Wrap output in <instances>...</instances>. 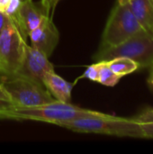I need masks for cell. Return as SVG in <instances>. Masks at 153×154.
Here are the masks:
<instances>
[{
	"label": "cell",
	"instance_id": "16",
	"mask_svg": "<svg viewBox=\"0 0 153 154\" xmlns=\"http://www.w3.org/2000/svg\"><path fill=\"white\" fill-rule=\"evenodd\" d=\"M97 77H98V69H97V64L94 63L92 65H90L86 71L83 73L82 76H80L78 79H88L92 81L97 82ZM77 79V80H78Z\"/></svg>",
	"mask_w": 153,
	"mask_h": 154
},
{
	"label": "cell",
	"instance_id": "3",
	"mask_svg": "<svg viewBox=\"0 0 153 154\" xmlns=\"http://www.w3.org/2000/svg\"><path fill=\"white\" fill-rule=\"evenodd\" d=\"M147 32L141 26L128 4H119L111 11L102 34L100 48L114 47L123 43L130 38Z\"/></svg>",
	"mask_w": 153,
	"mask_h": 154
},
{
	"label": "cell",
	"instance_id": "9",
	"mask_svg": "<svg viewBox=\"0 0 153 154\" xmlns=\"http://www.w3.org/2000/svg\"><path fill=\"white\" fill-rule=\"evenodd\" d=\"M44 14H46L44 10L40 9L32 0H22L18 10L11 19L26 39L39 25Z\"/></svg>",
	"mask_w": 153,
	"mask_h": 154
},
{
	"label": "cell",
	"instance_id": "25",
	"mask_svg": "<svg viewBox=\"0 0 153 154\" xmlns=\"http://www.w3.org/2000/svg\"><path fill=\"white\" fill-rule=\"evenodd\" d=\"M119 4H128L129 0H117Z\"/></svg>",
	"mask_w": 153,
	"mask_h": 154
},
{
	"label": "cell",
	"instance_id": "20",
	"mask_svg": "<svg viewBox=\"0 0 153 154\" xmlns=\"http://www.w3.org/2000/svg\"><path fill=\"white\" fill-rule=\"evenodd\" d=\"M41 7L43 8L45 14L50 15V0H41Z\"/></svg>",
	"mask_w": 153,
	"mask_h": 154
},
{
	"label": "cell",
	"instance_id": "12",
	"mask_svg": "<svg viewBox=\"0 0 153 154\" xmlns=\"http://www.w3.org/2000/svg\"><path fill=\"white\" fill-rule=\"evenodd\" d=\"M106 61L110 69L121 78L139 69L138 63L126 57H117Z\"/></svg>",
	"mask_w": 153,
	"mask_h": 154
},
{
	"label": "cell",
	"instance_id": "22",
	"mask_svg": "<svg viewBox=\"0 0 153 154\" xmlns=\"http://www.w3.org/2000/svg\"><path fill=\"white\" fill-rule=\"evenodd\" d=\"M148 84L151 89L153 91V65L151 67V72H150V77L148 79Z\"/></svg>",
	"mask_w": 153,
	"mask_h": 154
},
{
	"label": "cell",
	"instance_id": "15",
	"mask_svg": "<svg viewBox=\"0 0 153 154\" xmlns=\"http://www.w3.org/2000/svg\"><path fill=\"white\" fill-rule=\"evenodd\" d=\"M133 119L140 124L153 123V108L152 107H149V108L143 110L139 115L134 116Z\"/></svg>",
	"mask_w": 153,
	"mask_h": 154
},
{
	"label": "cell",
	"instance_id": "1",
	"mask_svg": "<svg viewBox=\"0 0 153 154\" xmlns=\"http://www.w3.org/2000/svg\"><path fill=\"white\" fill-rule=\"evenodd\" d=\"M58 125L83 134L145 139L142 125L133 118L119 117L104 113H100L96 116L61 122Z\"/></svg>",
	"mask_w": 153,
	"mask_h": 154
},
{
	"label": "cell",
	"instance_id": "6",
	"mask_svg": "<svg viewBox=\"0 0 153 154\" xmlns=\"http://www.w3.org/2000/svg\"><path fill=\"white\" fill-rule=\"evenodd\" d=\"M26 44V39L11 19L0 34V78L16 74Z\"/></svg>",
	"mask_w": 153,
	"mask_h": 154
},
{
	"label": "cell",
	"instance_id": "7",
	"mask_svg": "<svg viewBox=\"0 0 153 154\" xmlns=\"http://www.w3.org/2000/svg\"><path fill=\"white\" fill-rule=\"evenodd\" d=\"M51 70H54V68L49 58L38 49L26 44L22 63L15 75L25 77L43 85L42 80L45 74Z\"/></svg>",
	"mask_w": 153,
	"mask_h": 154
},
{
	"label": "cell",
	"instance_id": "23",
	"mask_svg": "<svg viewBox=\"0 0 153 154\" xmlns=\"http://www.w3.org/2000/svg\"><path fill=\"white\" fill-rule=\"evenodd\" d=\"M9 3V0H0V11L4 13L5 7L7 6Z\"/></svg>",
	"mask_w": 153,
	"mask_h": 154
},
{
	"label": "cell",
	"instance_id": "21",
	"mask_svg": "<svg viewBox=\"0 0 153 154\" xmlns=\"http://www.w3.org/2000/svg\"><path fill=\"white\" fill-rule=\"evenodd\" d=\"M0 98L1 99H5V100H9V97H8L7 94L5 93V89L3 88V85H2L1 81H0Z\"/></svg>",
	"mask_w": 153,
	"mask_h": 154
},
{
	"label": "cell",
	"instance_id": "17",
	"mask_svg": "<svg viewBox=\"0 0 153 154\" xmlns=\"http://www.w3.org/2000/svg\"><path fill=\"white\" fill-rule=\"evenodd\" d=\"M21 2H22V0H9V3H8L7 6L5 7L4 13L11 18L12 16H14V14L18 10L19 6L21 5Z\"/></svg>",
	"mask_w": 153,
	"mask_h": 154
},
{
	"label": "cell",
	"instance_id": "4",
	"mask_svg": "<svg viewBox=\"0 0 153 154\" xmlns=\"http://www.w3.org/2000/svg\"><path fill=\"white\" fill-rule=\"evenodd\" d=\"M0 81L9 100L16 106H37L55 100L42 84L25 77H2Z\"/></svg>",
	"mask_w": 153,
	"mask_h": 154
},
{
	"label": "cell",
	"instance_id": "10",
	"mask_svg": "<svg viewBox=\"0 0 153 154\" xmlns=\"http://www.w3.org/2000/svg\"><path fill=\"white\" fill-rule=\"evenodd\" d=\"M42 83L55 100L70 103L73 85L55 73L54 70L45 74Z\"/></svg>",
	"mask_w": 153,
	"mask_h": 154
},
{
	"label": "cell",
	"instance_id": "11",
	"mask_svg": "<svg viewBox=\"0 0 153 154\" xmlns=\"http://www.w3.org/2000/svg\"><path fill=\"white\" fill-rule=\"evenodd\" d=\"M128 5L141 26L153 35V0H129Z\"/></svg>",
	"mask_w": 153,
	"mask_h": 154
},
{
	"label": "cell",
	"instance_id": "24",
	"mask_svg": "<svg viewBox=\"0 0 153 154\" xmlns=\"http://www.w3.org/2000/svg\"><path fill=\"white\" fill-rule=\"evenodd\" d=\"M60 0H50V12H52V13L54 12V10H55L57 5L60 3Z\"/></svg>",
	"mask_w": 153,
	"mask_h": 154
},
{
	"label": "cell",
	"instance_id": "13",
	"mask_svg": "<svg viewBox=\"0 0 153 154\" xmlns=\"http://www.w3.org/2000/svg\"><path fill=\"white\" fill-rule=\"evenodd\" d=\"M96 64L98 69V77H97L98 83L107 87H114L119 82L121 77L116 75L110 69V67L107 65L106 60L97 61Z\"/></svg>",
	"mask_w": 153,
	"mask_h": 154
},
{
	"label": "cell",
	"instance_id": "8",
	"mask_svg": "<svg viewBox=\"0 0 153 154\" xmlns=\"http://www.w3.org/2000/svg\"><path fill=\"white\" fill-rule=\"evenodd\" d=\"M31 45L48 58L51 56L60 41V32L50 15L44 14L39 25L29 35Z\"/></svg>",
	"mask_w": 153,
	"mask_h": 154
},
{
	"label": "cell",
	"instance_id": "19",
	"mask_svg": "<svg viewBox=\"0 0 153 154\" xmlns=\"http://www.w3.org/2000/svg\"><path fill=\"white\" fill-rule=\"evenodd\" d=\"M11 21V18L6 15L5 13L0 11V34L2 32V31L4 30V28L5 27V25Z\"/></svg>",
	"mask_w": 153,
	"mask_h": 154
},
{
	"label": "cell",
	"instance_id": "14",
	"mask_svg": "<svg viewBox=\"0 0 153 154\" xmlns=\"http://www.w3.org/2000/svg\"><path fill=\"white\" fill-rule=\"evenodd\" d=\"M14 108V105L5 99L0 98V119H9L11 111Z\"/></svg>",
	"mask_w": 153,
	"mask_h": 154
},
{
	"label": "cell",
	"instance_id": "18",
	"mask_svg": "<svg viewBox=\"0 0 153 154\" xmlns=\"http://www.w3.org/2000/svg\"><path fill=\"white\" fill-rule=\"evenodd\" d=\"M145 139H153V123L141 124Z\"/></svg>",
	"mask_w": 153,
	"mask_h": 154
},
{
	"label": "cell",
	"instance_id": "2",
	"mask_svg": "<svg viewBox=\"0 0 153 154\" xmlns=\"http://www.w3.org/2000/svg\"><path fill=\"white\" fill-rule=\"evenodd\" d=\"M101 112L82 108L70 103L54 100L37 106H16L10 113L9 119L33 120L58 125L61 122L98 116Z\"/></svg>",
	"mask_w": 153,
	"mask_h": 154
},
{
	"label": "cell",
	"instance_id": "5",
	"mask_svg": "<svg viewBox=\"0 0 153 154\" xmlns=\"http://www.w3.org/2000/svg\"><path fill=\"white\" fill-rule=\"evenodd\" d=\"M117 57H126L134 60L138 63L139 69L151 68L153 65V35L143 32L130 38L119 45L99 48L95 59L100 61Z\"/></svg>",
	"mask_w": 153,
	"mask_h": 154
}]
</instances>
